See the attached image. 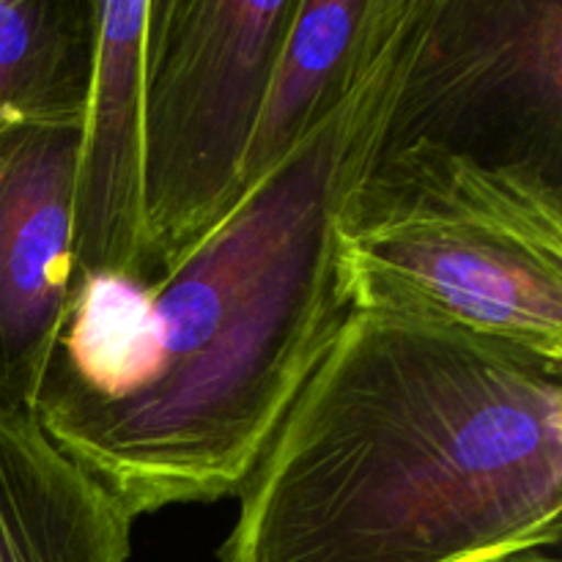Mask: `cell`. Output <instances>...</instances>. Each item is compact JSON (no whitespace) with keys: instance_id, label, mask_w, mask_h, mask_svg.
Returning a JSON list of instances; mask_svg holds the SVG:
<instances>
[{"instance_id":"5b68a950","label":"cell","mask_w":562,"mask_h":562,"mask_svg":"<svg viewBox=\"0 0 562 562\" xmlns=\"http://www.w3.org/2000/svg\"><path fill=\"white\" fill-rule=\"evenodd\" d=\"M412 140L562 187L560 0H426L384 148Z\"/></svg>"},{"instance_id":"30bf717a","label":"cell","mask_w":562,"mask_h":562,"mask_svg":"<svg viewBox=\"0 0 562 562\" xmlns=\"http://www.w3.org/2000/svg\"><path fill=\"white\" fill-rule=\"evenodd\" d=\"M93 0H0V143L22 126H80Z\"/></svg>"},{"instance_id":"8fae6325","label":"cell","mask_w":562,"mask_h":562,"mask_svg":"<svg viewBox=\"0 0 562 562\" xmlns=\"http://www.w3.org/2000/svg\"><path fill=\"white\" fill-rule=\"evenodd\" d=\"M488 562H560L554 554H547L543 549H525V552L505 554V558L488 560Z\"/></svg>"},{"instance_id":"6da1fadb","label":"cell","mask_w":562,"mask_h":562,"mask_svg":"<svg viewBox=\"0 0 562 562\" xmlns=\"http://www.w3.org/2000/svg\"><path fill=\"white\" fill-rule=\"evenodd\" d=\"M426 0H393L349 86L154 283L75 280L31 415L132 519L239 492L351 313L335 223L387 143Z\"/></svg>"},{"instance_id":"277c9868","label":"cell","mask_w":562,"mask_h":562,"mask_svg":"<svg viewBox=\"0 0 562 562\" xmlns=\"http://www.w3.org/2000/svg\"><path fill=\"white\" fill-rule=\"evenodd\" d=\"M300 0H154L143 86L151 283L245 192L241 168Z\"/></svg>"},{"instance_id":"7a4b0ae2","label":"cell","mask_w":562,"mask_h":562,"mask_svg":"<svg viewBox=\"0 0 562 562\" xmlns=\"http://www.w3.org/2000/svg\"><path fill=\"white\" fill-rule=\"evenodd\" d=\"M217 562H488L562 536V366L351 311L239 486Z\"/></svg>"},{"instance_id":"3957f363","label":"cell","mask_w":562,"mask_h":562,"mask_svg":"<svg viewBox=\"0 0 562 562\" xmlns=\"http://www.w3.org/2000/svg\"><path fill=\"white\" fill-rule=\"evenodd\" d=\"M335 239L351 311L470 329L562 366V187L412 140L357 181Z\"/></svg>"},{"instance_id":"ba28073f","label":"cell","mask_w":562,"mask_h":562,"mask_svg":"<svg viewBox=\"0 0 562 562\" xmlns=\"http://www.w3.org/2000/svg\"><path fill=\"white\" fill-rule=\"evenodd\" d=\"M132 525L31 412L0 406V562H130Z\"/></svg>"},{"instance_id":"8992f818","label":"cell","mask_w":562,"mask_h":562,"mask_svg":"<svg viewBox=\"0 0 562 562\" xmlns=\"http://www.w3.org/2000/svg\"><path fill=\"white\" fill-rule=\"evenodd\" d=\"M77 126L0 143V406L31 412L75 291Z\"/></svg>"},{"instance_id":"52a82bcc","label":"cell","mask_w":562,"mask_h":562,"mask_svg":"<svg viewBox=\"0 0 562 562\" xmlns=\"http://www.w3.org/2000/svg\"><path fill=\"white\" fill-rule=\"evenodd\" d=\"M154 0H93V53L71 184L75 280L151 283L143 187V86Z\"/></svg>"},{"instance_id":"9c48e42d","label":"cell","mask_w":562,"mask_h":562,"mask_svg":"<svg viewBox=\"0 0 562 562\" xmlns=\"http://www.w3.org/2000/svg\"><path fill=\"white\" fill-rule=\"evenodd\" d=\"M393 0H300L272 66L241 187L278 165L344 93Z\"/></svg>"}]
</instances>
